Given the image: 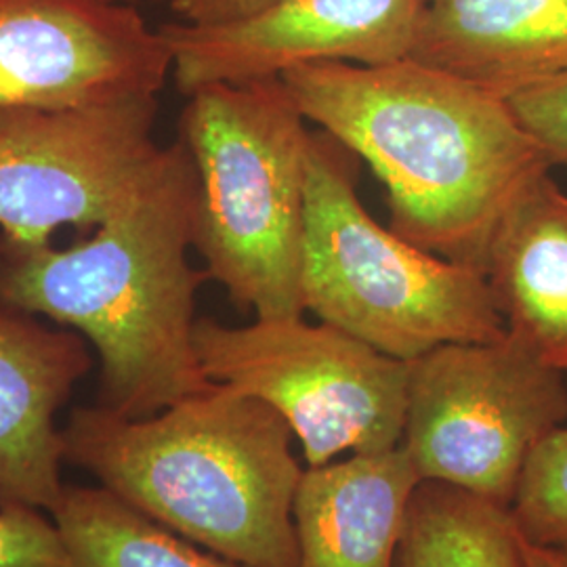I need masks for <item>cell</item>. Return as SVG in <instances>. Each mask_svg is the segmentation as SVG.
Here are the masks:
<instances>
[{
    "mask_svg": "<svg viewBox=\"0 0 567 567\" xmlns=\"http://www.w3.org/2000/svg\"><path fill=\"white\" fill-rule=\"evenodd\" d=\"M0 567H70L49 513L30 507L0 508Z\"/></svg>",
    "mask_w": 567,
    "mask_h": 567,
    "instance_id": "obj_18",
    "label": "cell"
},
{
    "mask_svg": "<svg viewBox=\"0 0 567 567\" xmlns=\"http://www.w3.org/2000/svg\"><path fill=\"white\" fill-rule=\"evenodd\" d=\"M196 171L182 142L135 196L70 246L0 238V299L68 328L100 364L97 405L145 419L213 385L196 353Z\"/></svg>",
    "mask_w": 567,
    "mask_h": 567,
    "instance_id": "obj_2",
    "label": "cell"
},
{
    "mask_svg": "<svg viewBox=\"0 0 567 567\" xmlns=\"http://www.w3.org/2000/svg\"><path fill=\"white\" fill-rule=\"evenodd\" d=\"M508 515L532 545L567 548V429L557 426L532 450Z\"/></svg>",
    "mask_w": 567,
    "mask_h": 567,
    "instance_id": "obj_17",
    "label": "cell"
},
{
    "mask_svg": "<svg viewBox=\"0 0 567 567\" xmlns=\"http://www.w3.org/2000/svg\"><path fill=\"white\" fill-rule=\"evenodd\" d=\"M423 0H274L225 25L168 23L183 95L213 82L280 79L305 63L379 65L410 58Z\"/></svg>",
    "mask_w": 567,
    "mask_h": 567,
    "instance_id": "obj_10",
    "label": "cell"
},
{
    "mask_svg": "<svg viewBox=\"0 0 567 567\" xmlns=\"http://www.w3.org/2000/svg\"><path fill=\"white\" fill-rule=\"evenodd\" d=\"M280 79L307 122L385 185L398 236L484 276L511 204L553 168L507 100L412 58L305 63Z\"/></svg>",
    "mask_w": 567,
    "mask_h": 567,
    "instance_id": "obj_1",
    "label": "cell"
},
{
    "mask_svg": "<svg viewBox=\"0 0 567 567\" xmlns=\"http://www.w3.org/2000/svg\"><path fill=\"white\" fill-rule=\"evenodd\" d=\"M196 353L213 383L278 410L299 437L307 466L343 452L402 444L410 362L395 360L334 326L301 318L227 326L203 318Z\"/></svg>",
    "mask_w": 567,
    "mask_h": 567,
    "instance_id": "obj_6",
    "label": "cell"
},
{
    "mask_svg": "<svg viewBox=\"0 0 567 567\" xmlns=\"http://www.w3.org/2000/svg\"><path fill=\"white\" fill-rule=\"evenodd\" d=\"M274 0H173L175 13L189 25H225L259 13Z\"/></svg>",
    "mask_w": 567,
    "mask_h": 567,
    "instance_id": "obj_20",
    "label": "cell"
},
{
    "mask_svg": "<svg viewBox=\"0 0 567 567\" xmlns=\"http://www.w3.org/2000/svg\"><path fill=\"white\" fill-rule=\"evenodd\" d=\"M412 60L503 100L567 72V0H423Z\"/></svg>",
    "mask_w": 567,
    "mask_h": 567,
    "instance_id": "obj_12",
    "label": "cell"
},
{
    "mask_svg": "<svg viewBox=\"0 0 567 567\" xmlns=\"http://www.w3.org/2000/svg\"><path fill=\"white\" fill-rule=\"evenodd\" d=\"M49 515L70 567H244L194 547L102 486L63 487Z\"/></svg>",
    "mask_w": 567,
    "mask_h": 567,
    "instance_id": "obj_15",
    "label": "cell"
},
{
    "mask_svg": "<svg viewBox=\"0 0 567 567\" xmlns=\"http://www.w3.org/2000/svg\"><path fill=\"white\" fill-rule=\"evenodd\" d=\"M116 2H128V4H133L135 0H116Z\"/></svg>",
    "mask_w": 567,
    "mask_h": 567,
    "instance_id": "obj_22",
    "label": "cell"
},
{
    "mask_svg": "<svg viewBox=\"0 0 567 567\" xmlns=\"http://www.w3.org/2000/svg\"><path fill=\"white\" fill-rule=\"evenodd\" d=\"M93 364L81 334L0 299V508L58 505V416Z\"/></svg>",
    "mask_w": 567,
    "mask_h": 567,
    "instance_id": "obj_11",
    "label": "cell"
},
{
    "mask_svg": "<svg viewBox=\"0 0 567 567\" xmlns=\"http://www.w3.org/2000/svg\"><path fill=\"white\" fill-rule=\"evenodd\" d=\"M349 156L330 135L313 133L305 192V311L402 362L444 344L503 339L507 324L486 276L379 224L358 196Z\"/></svg>",
    "mask_w": 567,
    "mask_h": 567,
    "instance_id": "obj_5",
    "label": "cell"
},
{
    "mask_svg": "<svg viewBox=\"0 0 567 567\" xmlns=\"http://www.w3.org/2000/svg\"><path fill=\"white\" fill-rule=\"evenodd\" d=\"M292 429L264 400L213 383L163 412L72 410L63 461L194 545L244 567H297Z\"/></svg>",
    "mask_w": 567,
    "mask_h": 567,
    "instance_id": "obj_3",
    "label": "cell"
},
{
    "mask_svg": "<svg viewBox=\"0 0 567 567\" xmlns=\"http://www.w3.org/2000/svg\"><path fill=\"white\" fill-rule=\"evenodd\" d=\"M507 332L567 374V194L540 175L511 204L486 259Z\"/></svg>",
    "mask_w": 567,
    "mask_h": 567,
    "instance_id": "obj_14",
    "label": "cell"
},
{
    "mask_svg": "<svg viewBox=\"0 0 567 567\" xmlns=\"http://www.w3.org/2000/svg\"><path fill=\"white\" fill-rule=\"evenodd\" d=\"M163 28L116 0H0V114L158 100Z\"/></svg>",
    "mask_w": 567,
    "mask_h": 567,
    "instance_id": "obj_9",
    "label": "cell"
},
{
    "mask_svg": "<svg viewBox=\"0 0 567 567\" xmlns=\"http://www.w3.org/2000/svg\"><path fill=\"white\" fill-rule=\"evenodd\" d=\"M156 116L158 100L0 114V238L53 243L103 224L163 156Z\"/></svg>",
    "mask_w": 567,
    "mask_h": 567,
    "instance_id": "obj_8",
    "label": "cell"
},
{
    "mask_svg": "<svg viewBox=\"0 0 567 567\" xmlns=\"http://www.w3.org/2000/svg\"><path fill=\"white\" fill-rule=\"evenodd\" d=\"M419 484L402 446L307 466L295 496L297 567H395Z\"/></svg>",
    "mask_w": 567,
    "mask_h": 567,
    "instance_id": "obj_13",
    "label": "cell"
},
{
    "mask_svg": "<svg viewBox=\"0 0 567 567\" xmlns=\"http://www.w3.org/2000/svg\"><path fill=\"white\" fill-rule=\"evenodd\" d=\"M185 97L179 142L196 171L206 276L259 320L301 318L309 122L282 79L213 82Z\"/></svg>",
    "mask_w": 567,
    "mask_h": 567,
    "instance_id": "obj_4",
    "label": "cell"
},
{
    "mask_svg": "<svg viewBox=\"0 0 567 567\" xmlns=\"http://www.w3.org/2000/svg\"><path fill=\"white\" fill-rule=\"evenodd\" d=\"M507 102L548 164H567V72L527 86Z\"/></svg>",
    "mask_w": 567,
    "mask_h": 567,
    "instance_id": "obj_19",
    "label": "cell"
},
{
    "mask_svg": "<svg viewBox=\"0 0 567 567\" xmlns=\"http://www.w3.org/2000/svg\"><path fill=\"white\" fill-rule=\"evenodd\" d=\"M395 567H526L507 508L465 489L421 482L410 501Z\"/></svg>",
    "mask_w": 567,
    "mask_h": 567,
    "instance_id": "obj_16",
    "label": "cell"
},
{
    "mask_svg": "<svg viewBox=\"0 0 567 567\" xmlns=\"http://www.w3.org/2000/svg\"><path fill=\"white\" fill-rule=\"evenodd\" d=\"M567 419L564 374L507 332L410 362L402 444L421 482L511 508L527 456Z\"/></svg>",
    "mask_w": 567,
    "mask_h": 567,
    "instance_id": "obj_7",
    "label": "cell"
},
{
    "mask_svg": "<svg viewBox=\"0 0 567 567\" xmlns=\"http://www.w3.org/2000/svg\"><path fill=\"white\" fill-rule=\"evenodd\" d=\"M522 555L526 567H567V548L540 547L526 543L522 536Z\"/></svg>",
    "mask_w": 567,
    "mask_h": 567,
    "instance_id": "obj_21",
    "label": "cell"
}]
</instances>
